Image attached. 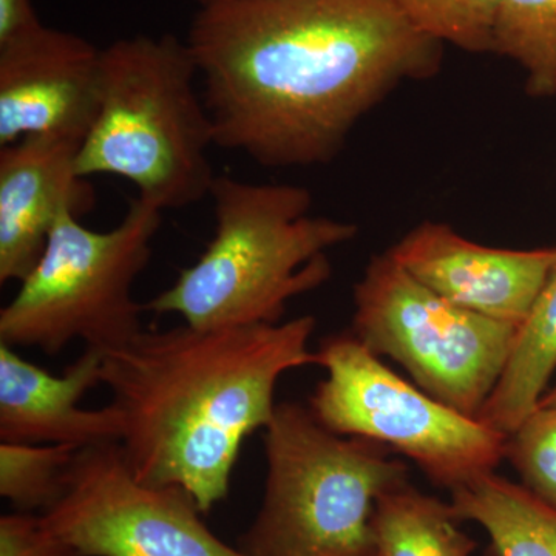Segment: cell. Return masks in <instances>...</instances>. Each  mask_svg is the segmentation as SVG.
Masks as SVG:
<instances>
[{
  "instance_id": "6da1fadb",
  "label": "cell",
  "mask_w": 556,
  "mask_h": 556,
  "mask_svg": "<svg viewBox=\"0 0 556 556\" xmlns=\"http://www.w3.org/2000/svg\"><path fill=\"white\" fill-rule=\"evenodd\" d=\"M185 40L215 148L265 167L334 160L369 110L442 61L394 0H217Z\"/></svg>"
},
{
  "instance_id": "7a4b0ae2",
  "label": "cell",
  "mask_w": 556,
  "mask_h": 556,
  "mask_svg": "<svg viewBox=\"0 0 556 556\" xmlns=\"http://www.w3.org/2000/svg\"><path fill=\"white\" fill-rule=\"evenodd\" d=\"M316 318L142 331L105 351L101 383L123 413L119 444L139 481L185 490L201 511L229 493L244 441L276 413V387L317 365Z\"/></svg>"
},
{
  "instance_id": "3957f363",
  "label": "cell",
  "mask_w": 556,
  "mask_h": 556,
  "mask_svg": "<svg viewBox=\"0 0 556 556\" xmlns=\"http://www.w3.org/2000/svg\"><path fill=\"white\" fill-rule=\"evenodd\" d=\"M214 237L146 309L197 329L280 324L288 303L327 283L328 252L357 236L343 219L311 215L302 186L217 177Z\"/></svg>"
},
{
  "instance_id": "277c9868",
  "label": "cell",
  "mask_w": 556,
  "mask_h": 556,
  "mask_svg": "<svg viewBox=\"0 0 556 556\" xmlns=\"http://www.w3.org/2000/svg\"><path fill=\"white\" fill-rule=\"evenodd\" d=\"M101 65L100 112L79 148V177L127 179L161 212L207 199L217 178L214 134L186 40L172 33L115 40Z\"/></svg>"
},
{
  "instance_id": "5b68a950",
  "label": "cell",
  "mask_w": 556,
  "mask_h": 556,
  "mask_svg": "<svg viewBox=\"0 0 556 556\" xmlns=\"http://www.w3.org/2000/svg\"><path fill=\"white\" fill-rule=\"evenodd\" d=\"M263 447L265 493L241 540L244 555L376 556V503L408 482L391 450L339 437L295 402L277 404Z\"/></svg>"
},
{
  "instance_id": "8992f818",
  "label": "cell",
  "mask_w": 556,
  "mask_h": 556,
  "mask_svg": "<svg viewBox=\"0 0 556 556\" xmlns=\"http://www.w3.org/2000/svg\"><path fill=\"white\" fill-rule=\"evenodd\" d=\"M161 214L137 197L118 226L100 232L64 212L39 262L0 311V343L54 356L76 340L105 353L141 334L146 308L134 287L152 257Z\"/></svg>"
},
{
  "instance_id": "52a82bcc",
  "label": "cell",
  "mask_w": 556,
  "mask_h": 556,
  "mask_svg": "<svg viewBox=\"0 0 556 556\" xmlns=\"http://www.w3.org/2000/svg\"><path fill=\"white\" fill-rule=\"evenodd\" d=\"M316 354L327 378L309 397V409L332 433L401 453L450 490L506 459V434L412 386L353 332L328 336Z\"/></svg>"
},
{
  "instance_id": "ba28073f",
  "label": "cell",
  "mask_w": 556,
  "mask_h": 556,
  "mask_svg": "<svg viewBox=\"0 0 556 556\" xmlns=\"http://www.w3.org/2000/svg\"><path fill=\"white\" fill-rule=\"evenodd\" d=\"M353 334L393 358L420 390L475 417L495 390L518 327L459 308L416 280L390 252L354 285Z\"/></svg>"
},
{
  "instance_id": "9c48e42d",
  "label": "cell",
  "mask_w": 556,
  "mask_h": 556,
  "mask_svg": "<svg viewBox=\"0 0 556 556\" xmlns=\"http://www.w3.org/2000/svg\"><path fill=\"white\" fill-rule=\"evenodd\" d=\"M192 497L139 481L119 442L80 448L43 511L76 556H248L218 540Z\"/></svg>"
},
{
  "instance_id": "30bf717a",
  "label": "cell",
  "mask_w": 556,
  "mask_h": 556,
  "mask_svg": "<svg viewBox=\"0 0 556 556\" xmlns=\"http://www.w3.org/2000/svg\"><path fill=\"white\" fill-rule=\"evenodd\" d=\"M101 54L43 24L0 43V148L36 135L83 144L100 112Z\"/></svg>"
},
{
  "instance_id": "8fae6325",
  "label": "cell",
  "mask_w": 556,
  "mask_h": 556,
  "mask_svg": "<svg viewBox=\"0 0 556 556\" xmlns=\"http://www.w3.org/2000/svg\"><path fill=\"white\" fill-rule=\"evenodd\" d=\"M388 252L416 280L453 305L518 328L556 265V248H489L437 222L409 230Z\"/></svg>"
},
{
  "instance_id": "7c38bea8",
  "label": "cell",
  "mask_w": 556,
  "mask_h": 556,
  "mask_svg": "<svg viewBox=\"0 0 556 556\" xmlns=\"http://www.w3.org/2000/svg\"><path fill=\"white\" fill-rule=\"evenodd\" d=\"M79 148L43 135L0 148V283L28 276L64 212L93 211L94 190L76 170Z\"/></svg>"
},
{
  "instance_id": "4fadbf2b",
  "label": "cell",
  "mask_w": 556,
  "mask_h": 556,
  "mask_svg": "<svg viewBox=\"0 0 556 556\" xmlns=\"http://www.w3.org/2000/svg\"><path fill=\"white\" fill-rule=\"evenodd\" d=\"M104 351L86 346L61 376L0 343V439L11 444L72 445L119 442L123 413L115 405L89 409L80 399L101 383Z\"/></svg>"
},
{
  "instance_id": "5bb4252c",
  "label": "cell",
  "mask_w": 556,
  "mask_h": 556,
  "mask_svg": "<svg viewBox=\"0 0 556 556\" xmlns=\"http://www.w3.org/2000/svg\"><path fill=\"white\" fill-rule=\"evenodd\" d=\"M452 508L485 530L495 556H556V508L495 471L453 489Z\"/></svg>"
},
{
  "instance_id": "9a60e30c",
  "label": "cell",
  "mask_w": 556,
  "mask_h": 556,
  "mask_svg": "<svg viewBox=\"0 0 556 556\" xmlns=\"http://www.w3.org/2000/svg\"><path fill=\"white\" fill-rule=\"evenodd\" d=\"M556 371V265L518 329L514 350L477 419L510 437L546 394Z\"/></svg>"
},
{
  "instance_id": "2e32d148",
  "label": "cell",
  "mask_w": 556,
  "mask_h": 556,
  "mask_svg": "<svg viewBox=\"0 0 556 556\" xmlns=\"http://www.w3.org/2000/svg\"><path fill=\"white\" fill-rule=\"evenodd\" d=\"M459 521L452 504L408 482L394 486L379 497L372 514L376 556H470L477 543Z\"/></svg>"
},
{
  "instance_id": "e0dca14e",
  "label": "cell",
  "mask_w": 556,
  "mask_h": 556,
  "mask_svg": "<svg viewBox=\"0 0 556 556\" xmlns=\"http://www.w3.org/2000/svg\"><path fill=\"white\" fill-rule=\"evenodd\" d=\"M493 51L525 68L530 97H555L556 0H504Z\"/></svg>"
},
{
  "instance_id": "ac0fdd59",
  "label": "cell",
  "mask_w": 556,
  "mask_h": 556,
  "mask_svg": "<svg viewBox=\"0 0 556 556\" xmlns=\"http://www.w3.org/2000/svg\"><path fill=\"white\" fill-rule=\"evenodd\" d=\"M72 445L0 444V496L22 514L49 510L60 500L73 457Z\"/></svg>"
},
{
  "instance_id": "d6986e66",
  "label": "cell",
  "mask_w": 556,
  "mask_h": 556,
  "mask_svg": "<svg viewBox=\"0 0 556 556\" xmlns=\"http://www.w3.org/2000/svg\"><path fill=\"white\" fill-rule=\"evenodd\" d=\"M504 0H394L405 17L428 38L457 49L493 51Z\"/></svg>"
},
{
  "instance_id": "ffe728a7",
  "label": "cell",
  "mask_w": 556,
  "mask_h": 556,
  "mask_svg": "<svg viewBox=\"0 0 556 556\" xmlns=\"http://www.w3.org/2000/svg\"><path fill=\"white\" fill-rule=\"evenodd\" d=\"M506 457L522 485L556 508V407L538 405L507 438Z\"/></svg>"
},
{
  "instance_id": "44dd1931",
  "label": "cell",
  "mask_w": 556,
  "mask_h": 556,
  "mask_svg": "<svg viewBox=\"0 0 556 556\" xmlns=\"http://www.w3.org/2000/svg\"><path fill=\"white\" fill-rule=\"evenodd\" d=\"M0 556H76L68 544L51 532L42 517L28 514L0 518Z\"/></svg>"
},
{
  "instance_id": "7402d4cb",
  "label": "cell",
  "mask_w": 556,
  "mask_h": 556,
  "mask_svg": "<svg viewBox=\"0 0 556 556\" xmlns=\"http://www.w3.org/2000/svg\"><path fill=\"white\" fill-rule=\"evenodd\" d=\"M31 0H0V43L39 27Z\"/></svg>"
},
{
  "instance_id": "603a6c76",
  "label": "cell",
  "mask_w": 556,
  "mask_h": 556,
  "mask_svg": "<svg viewBox=\"0 0 556 556\" xmlns=\"http://www.w3.org/2000/svg\"><path fill=\"white\" fill-rule=\"evenodd\" d=\"M538 405H543V407H556V386L544 394Z\"/></svg>"
},
{
  "instance_id": "cb8c5ba5",
  "label": "cell",
  "mask_w": 556,
  "mask_h": 556,
  "mask_svg": "<svg viewBox=\"0 0 556 556\" xmlns=\"http://www.w3.org/2000/svg\"><path fill=\"white\" fill-rule=\"evenodd\" d=\"M199 7L208 5V3L217 2V0H193Z\"/></svg>"
}]
</instances>
